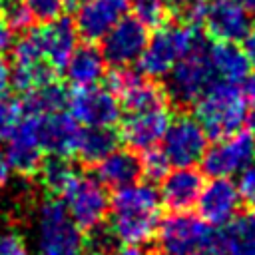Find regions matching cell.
<instances>
[{
    "mask_svg": "<svg viewBox=\"0 0 255 255\" xmlns=\"http://www.w3.org/2000/svg\"><path fill=\"white\" fill-rule=\"evenodd\" d=\"M161 197L149 183L118 187L110 199V231L122 243H147L159 225Z\"/></svg>",
    "mask_w": 255,
    "mask_h": 255,
    "instance_id": "obj_1",
    "label": "cell"
},
{
    "mask_svg": "<svg viewBox=\"0 0 255 255\" xmlns=\"http://www.w3.org/2000/svg\"><path fill=\"white\" fill-rule=\"evenodd\" d=\"M155 235L157 247L163 255H189L195 251L223 255L221 231L209 225L201 215L173 211L159 221Z\"/></svg>",
    "mask_w": 255,
    "mask_h": 255,
    "instance_id": "obj_2",
    "label": "cell"
},
{
    "mask_svg": "<svg viewBox=\"0 0 255 255\" xmlns=\"http://www.w3.org/2000/svg\"><path fill=\"white\" fill-rule=\"evenodd\" d=\"M195 120L211 139L235 133L245 124L247 102L239 90V84L211 82L207 90L193 104Z\"/></svg>",
    "mask_w": 255,
    "mask_h": 255,
    "instance_id": "obj_3",
    "label": "cell"
},
{
    "mask_svg": "<svg viewBox=\"0 0 255 255\" xmlns=\"http://www.w3.org/2000/svg\"><path fill=\"white\" fill-rule=\"evenodd\" d=\"M205 38L197 26H161L147 38L141 56L137 58L139 72L147 78H163L167 72L193 48H197Z\"/></svg>",
    "mask_w": 255,
    "mask_h": 255,
    "instance_id": "obj_4",
    "label": "cell"
},
{
    "mask_svg": "<svg viewBox=\"0 0 255 255\" xmlns=\"http://www.w3.org/2000/svg\"><path fill=\"white\" fill-rule=\"evenodd\" d=\"M86 241L82 229L70 217L60 197H50L40 205L36 221L38 255H80Z\"/></svg>",
    "mask_w": 255,
    "mask_h": 255,
    "instance_id": "obj_5",
    "label": "cell"
},
{
    "mask_svg": "<svg viewBox=\"0 0 255 255\" xmlns=\"http://www.w3.org/2000/svg\"><path fill=\"white\" fill-rule=\"evenodd\" d=\"M205 42H201L197 48H193L189 54H185L169 72H167V84L165 94L169 100H173L177 106H191L197 102V98L207 90V86L213 82V68L209 62Z\"/></svg>",
    "mask_w": 255,
    "mask_h": 255,
    "instance_id": "obj_6",
    "label": "cell"
},
{
    "mask_svg": "<svg viewBox=\"0 0 255 255\" xmlns=\"http://www.w3.org/2000/svg\"><path fill=\"white\" fill-rule=\"evenodd\" d=\"M60 199L64 201L70 217L82 231H90L102 225L110 211V197L106 185L96 175L78 173Z\"/></svg>",
    "mask_w": 255,
    "mask_h": 255,
    "instance_id": "obj_7",
    "label": "cell"
},
{
    "mask_svg": "<svg viewBox=\"0 0 255 255\" xmlns=\"http://www.w3.org/2000/svg\"><path fill=\"white\" fill-rule=\"evenodd\" d=\"M255 161V137L249 131H235L215 139L201 157V169L211 177H231Z\"/></svg>",
    "mask_w": 255,
    "mask_h": 255,
    "instance_id": "obj_8",
    "label": "cell"
},
{
    "mask_svg": "<svg viewBox=\"0 0 255 255\" xmlns=\"http://www.w3.org/2000/svg\"><path fill=\"white\" fill-rule=\"evenodd\" d=\"M72 118L86 128L116 126L122 118V102L110 90L98 84L76 88L68 98Z\"/></svg>",
    "mask_w": 255,
    "mask_h": 255,
    "instance_id": "obj_9",
    "label": "cell"
},
{
    "mask_svg": "<svg viewBox=\"0 0 255 255\" xmlns=\"http://www.w3.org/2000/svg\"><path fill=\"white\" fill-rule=\"evenodd\" d=\"M161 141V149L173 167L195 165L201 161L207 149V133L203 131L201 124L195 120V116L185 114L169 122Z\"/></svg>",
    "mask_w": 255,
    "mask_h": 255,
    "instance_id": "obj_10",
    "label": "cell"
},
{
    "mask_svg": "<svg viewBox=\"0 0 255 255\" xmlns=\"http://www.w3.org/2000/svg\"><path fill=\"white\" fill-rule=\"evenodd\" d=\"M147 42V28L135 16L120 18L102 36V56L114 68H126L141 56Z\"/></svg>",
    "mask_w": 255,
    "mask_h": 255,
    "instance_id": "obj_11",
    "label": "cell"
},
{
    "mask_svg": "<svg viewBox=\"0 0 255 255\" xmlns=\"http://www.w3.org/2000/svg\"><path fill=\"white\" fill-rule=\"evenodd\" d=\"M169 122L171 116L167 106H159L143 112H128L122 122L120 139L133 151L149 149L161 141Z\"/></svg>",
    "mask_w": 255,
    "mask_h": 255,
    "instance_id": "obj_12",
    "label": "cell"
},
{
    "mask_svg": "<svg viewBox=\"0 0 255 255\" xmlns=\"http://www.w3.org/2000/svg\"><path fill=\"white\" fill-rule=\"evenodd\" d=\"M6 157L12 165V171L20 175H34L42 163L44 147L38 135V114H24L14 133L6 139Z\"/></svg>",
    "mask_w": 255,
    "mask_h": 255,
    "instance_id": "obj_13",
    "label": "cell"
},
{
    "mask_svg": "<svg viewBox=\"0 0 255 255\" xmlns=\"http://www.w3.org/2000/svg\"><path fill=\"white\" fill-rule=\"evenodd\" d=\"M239 189L229 177H213L207 185H203L197 199L199 215L213 227L227 225L239 213Z\"/></svg>",
    "mask_w": 255,
    "mask_h": 255,
    "instance_id": "obj_14",
    "label": "cell"
},
{
    "mask_svg": "<svg viewBox=\"0 0 255 255\" xmlns=\"http://www.w3.org/2000/svg\"><path fill=\"white\" fill-rule=\"evenodd\" d=\"M205 26L215 40L237 42L253 28V16L241 0H213L205 14Z\"/></svg>",
    "mask_w": 255,
    "mask_h": 255,
    "instance_id": "obj_15",
    "label": "cell"
},
{
    "mask_svg": "<svg viewBox=\"0 0 255 255\" xmlns=\"http://www.w3.org/2000/svg\"><path fill=\"white\" fill-rule=\"evenodd\" d=\"M80 124L62 110L50 114H38V135L44 151L54 155H74L78 137H80Z\"/></svg>",
    "mask_w": 255,
    "mask_h": 255,
    "instance_id": "obj_16",
    "label": "cell"
},
{
    "mask_svg": "<svg viewBox=\"0 0 255 255\" xmlns=\"http://www.w3.org/2000/svg\"><path fill=\"white\" fill-rule=\"evenodd\" d=\"M128 12V0H86L76 10V30L86 42L102 36Z\"/></svg>",
    "mask_w": 255,
    "mask_h": 255,
    "instance_id": "obj_17",
    "label": "cell"
},
{
    "mask_svg": "<svg viewBox=\"0 0 255 255\" xmlns=\"http://www.w3.org/2000/svg\"><path fill=\"white\" fill-rule=\"evenodd\" d=\"M203 185V175L193 165L175 167L161 177V203L171 211H187L197 203Z\"/></svg>",
    "mask_w": 255,
    "mask_h": 255,
    "instance_id": "obj_18",
    "label": "cell"
},
{
    "mask_svg": "<svg viewBox=\"0 0 255 255\" xmlns=\"http://www.w3.org/2000/svg\"><path fill=\"white\" fill-rule=\"evenodd\" d=\"M36 36H38L42 54L50 62V66L54 70H62L78 44L76 24L70 18L58 16L54 20L44 22V26L36 30Z\"/></svg>",
    "mask_w": 255,
    "mask_h": 255,
    "instance_id": "obj_19",
    "label": "cell"
},
{
    "mask_svg": "<svg viewBox=\"0 0 255 255\" xmlns=\"http://www.w3.org/2000/svg\"><path fill=\"white\" fill-rule=\"evenodd\" d=\"M96 177L106 187H124L141 177V159L133 149H114L96 163Z\"/></svg>",
    "mask_w": 255,
    "mask_h": 255,
    "instance_id": "obj_20",
    "label": "cell"
},
{
    "mask_svg": "<svg viewBox=\"0 0 255 255\" xmlns=\"http://www.w3.org/2000/svg\"><path fill=\"white\" fill-rule=\"evenodd\" d=\"M64 72L68 82L76 88L98 84L106 74V60L102 56V50L92 42L76 46L64 66Z\"/></svg>",
    "mask_w": 255,
    "mask_h": 255,
    "instance_id": "obj_21",
    "label": "cell"
},
{
    "mask_svg": "<svg viewBox=\"0 0 255 255\" xmlns=\"http://www.w3.org/2000/svg\"><path fill=\"white\" fill-rule=\"evenodd\" d=\"M207 54H209V62H211L213 74L219 76L225 82L239 84L251 72L249 58L245 56L243 48L237 46L235 42L217 40L213 46H209Z\"/></svg>",
    "mask_w": 255,
    "mask_h": 255,
    "instance_id": "obj_22",
    "label": "cell"
},
{
    "mask_svg": "<svg viewBox=\"0 0 255 255\" xmlns=\"http://www.w3.org/2000/svg\"><path fill=\"white\" fill-rule=\"evenodd\" d=\"M120 143V133L114 129V126H100V128H82L78 145H76V157L84 163H98L102 157H106L110 151H114Z\"/></svg>",
    "mask_w": 255,
    "mask_h": 255,
    "instance_id": "obj_23",
    "label": "cell"
},
{
    "mask_svg": "<svg viewBox=\"0 0 255 255\" xmlns=\"http://www.w3.org/2000/svg\"><path fill=\"white\" fill-rule=\"evenodd\" d=\"M223 255H255V209L237 213L221 229Z\"/></svg>",
    "mask_w": 255,
    "mask_h": 255,
    "instance_id": "obj_24",
    "label": "cell"
},
{
    "mask_svg": "<svg viewBox=\"0 0 255 255\" xmlns=\"http://www.w3.org/2000/svg\"><path fill=\"white\" fill-rule=\"evenodd\" d=\"M24 96L26 98L20 102L24 114H50V112L64 110L68 106V98H70L66 88L62 84H58L56 80H52L32 92H26Z\"/></svg>",
    "mask_w": 255,
    "mask_h": 255,
    "instance_id": "obj_25",
    "label": "cell"
},
{
    "mask_svg": "<svg viewBox=\"0 0 255 255\" xmlns=\"http://www.w3.org/2000/svg\"><path fill=\"white\" fill-rule=\"evenodd\" d=\"M40 179L44 183V187L56 195L62 197L64 191L70 187V183L76 179V175L80 173L76 169V165L66 157V155H50L48 159H42L40 167H38Z\"/></svg>",
    "mask_w": 255,
    "mask_h": 255,
    "instance_id": "obj_26",
    "label": "cell"
},
{
    "mask_svg": "<svg viewBox=\"0 0 255 255\" xmlns=\"http://www.w3.org/2000/svg\"><path fill=\"white\" fill-rule=\"evenodd\" d=\"M54 68L50 66L48 60H36V62H28V64H12L10 68V82L12 86L26 94L32 92L48 82L54 80Z\"/></svg>",
    "mask_w": 255,
    "mask_h": 255,
    "instance_id": "obj_27",
    "label": "cell"
},
{
    "mask_svg": "<svg viewBox=\"0 0 255 255\" xmlns=\"http://www.w3.org/2000/svg\"><path fill=\"white\" fill-rule=\"evenodd\" d=\"M167 14H169V10L163 0H135V4H133V16L145 28L161 26Z\"/></svg>",
    "mask_w": 255,
    "mask_h": 255,
    "instance_id": "obj_28",
    "label": "cell"
},
{
    "mask_svg": "<svg viewBox=\"0 0 255 255\" xmlns=\"http://www.w3.org/2000/svg\"><path fill=\"white\" fill-rule=\"evenodd\" d=\"M0 10H2L4 22L8 24L10 30L24 32L34 24V16L30 14V10L26 8V4L22 0H2Z\"/></svg>",
    "mask_w": 255,
    "mask_h": 255,
    "instance_id": "obj_29",
    "label": "cell"
},
{
    "mask_svg": "<svg viewBox=\"0 0 255 255\" xmlns=\"http://www.w3.org/2000/svg\"><path fill=\"white\" fill-rule=\"evenodd\" d=\"M22 104L0 96V141H6L22 120Z\"/></svg>",
    "mask_w": 255,
    "mask_h": 255,
    "instance_id": "obj_30",
    "label": "cell"
},
{
    "mask_svg": "<svg viewBox=\"0 0 255 255\" xmlns=\"http://www.w3.org/2000/svg\"><path fill=\"white\" fill-rule=\"evenodd\" d=\"M139 159H141V175H145L151 181L161 179L169 171V161L163 149H157L155 145L149 149H143V155Z\"/></svg>",
    "mask_w": 255,
    "mask_h": 255,
    "instance_id": "obj_31",
    "label": "cell"
},
{
    "mask_svg": "<svg viewBox=\"0 0 255 255\" xmlns=\"http://www.w3.org/2000/svg\"><path fill=\"white\" fill-rule=\"evenodd\" d=\"M22 2L38 22L54 20L64 10V0H22Z\"/></svg>",
    "mask_w": 255,
    "mask_h": 255,
    "instance_id": "obj_32",
    "label": "cell"
},
{
    "mask_svg": "<svg viewBox=\"0 0 255 255\" xmlns=\"http://www.w3.org/2000/svg\"><path fill=\"white\" fill-rule=\"evenodd\" d=\"M241 201L249 205V209H255V165L251 163L239 173V183H237Z\"/></svg>",
    "mask_w": 255,
    "mask_h": 255,
    "instance_id": "obj_33",
    "label": "cell"
},
{
    "mask_svg": "<svg viewBox=\"0 0 255 255\" xmlns=\"http://www.w3.org/2000/svg\"><path fill=\"white\" fill-rule=\"evenodd\" d=\"M0 255H30V253L24 239L18 233L6 231L0 233Z\"/></svg>",
    "mask_w": 255,
    "mask_h": 255,
    "instance_id": "obj_34",
    "label": "cell"
},
{
    "mask_svg": "<svg viewBox=\"0 0 255 255\" xmlns=\"http://www.w3.org/2000/svg\"><path fill=\"white\" fill-rule=\"evenodd\" d=\"M106 255H149V251L137 243H122L118 247H112Z\"/></svg>",
    "mask_w": 255,
    "mask_h": 255,
    "instance_id": "obj_35",
    "label": "cell"
},
{
    "mask_svg": "<svg viewBox=\"0 0 255 255\" xmlns=\"http://www.w3.org/2000/svg\"><path fill=\"white\" fill-rule=\"evenodd\" d=\"M239 90H241V94H243V98H245L247 104H253V102H255V72H253V74L249 72V74L239 82Z\"/></svg>",
    "mask_w": 255,
    "mask_h": 255,
    "instance_id": "obj_36",
    "label": "cell"
},
{
    "mask_svg": "<svg viewBox=\"0 0 255 255\" xmlns=\"http://www.w3.org/2000/svg\"><path fill=\"white\" fill-rule=\"evenodd\" d=\"M243 52H245V56L249 58V62H251V66H255V28H251L247 34H245V38H243Z\"/></svg>",
    "mask_w": 255,
    "mask_h": 255,
    "instance_id": "obj_37",
    "label": "cell"
},
{
    "mask_svg": "<svg viewBox=\"0 0 255 255\" xmlns=\"http://www.w3.org/2000/svg\"><path fill=\"white\" fill-rule=\"evenodd\" d=\"M10 173H12V165L6 157V151L0 149V187H4L10 181Z\"/></svg>",
    "mask_w": 255,
    "mask_h": 255,
    "instance_id": "obj_38",
    "label": "cell"
},
{
    "mask_svg": "<svg viewBox=\"0 0 255 255\" xmlns=\"http://www.w3.org/2000/svg\"><path fill=\"white\" fill-rule=\"evenodd\" d=\"M12 44V30L8 28V24L4 20H0V54L4 50H8Z\"/></svg>",
    "mask_w": 255,
    "mask_h": 255,
    "instance_id": "obj_39",
    "label": "cell"
},
{
    "mask_svg": "<svg viewBox=\"0 0 255 255\" xmlns=\"http://www.w3.org/2000/svg\"><path fill=\"white\" fill-rule=\"evenodd\" d=\"M8 86H10V66L6 64L4 58H0V96H4Z\"/></svg>",
    "mask_w": 255,
    "mask_h": 255,
    "instance_id": "obj_40",
    "label": "cell"
},
{
    "mask_svg": "<svg viewBox=\"0 0 255 255\" xmlns=\"http://www.w3.org/2000/svg\"><path fill=\"white\" fill-rule=\"evenodd\" d=\"M245 124H247V131L255 137V102L251 104V110H249L247 116H245Z\"/></svg>",
    "mask_w": 255,
    "mask_h": 255,
    "instance_id": "obj_41",
    "label": "cell"
},
{
    "mask_svg": "<svg viewBox=\"0 0 255 255\" xmlns=\"http://www.w3.org/2000/svg\"><path fill=\"white\" fill-rule=\"evenodd\" d=\"M84 2H86V0H64V10H68V12H76Z\"/></svg>",
    "mask_w": 255,
    "mask_h": 255,
    "instance_id": "obj_42",
    "label": "cell"
},
{
    "mask_svg": "<svg viewBox=\"0 0 255 255\" xmlns=\"http://www.w3.org/2000/svg\"><path fill=\"white\" fill-rule=\"evenodd\" d=\"M241 4L249 10V14H251V16H255V0H241Z\"/></svg>",
    "mask_w": 255,
    "mask_h": 255,
    "instance_id": "obj_43",
    "label": "cell"
},
{
    "mask_svg": "<svg viewBox=\"0 0 255 255\" xmlns=\"http://www.w3.org/2000/svg\"><path fill=\"white\" fill-rule=\"evenodd\" d=\"M189 255H207V253H203V251H195V253H189Z\"/></svg>",
    "mask_w": 255,
    "mask_h": 255,
    "instance_id": "obj_44",
    "label": "cell"
},
{
    "mask_svg": "<svg viewBox=\"0 0 255 255\" xmlns=\"http://www.w3.org/2000/svg\"><path fill=\"white\" fill-rule=\"evenodd\" d=\"M0 6H2V0H0Z\"/></svg>",
    "mask_w": 255,
    "mask_h": 255,
    "instance_id": "obj_45",
    "label": "cell"
},
{
    "mask_svg": "<svg viewBox=\"0 0 255 255\" xmlns=\"http://www.w3.org/2000/svg\"><path fill=\"white\" fill-rule=\"evenodd\" d=\"M92 255H94V253H92Z\"/></svg>",
    "mask_w": 255,
    "mask_h": 255,
    "instance_id": "obj_46",
    "label": "cell"
}]
</instances>
